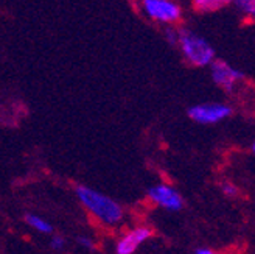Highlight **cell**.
<instances>
[{
    "mask_svg": "<svg viewBox=\"0 0 255 254\" xmlns=\"http://www.w3.org/2000/svg\"><path fill=\"white\" fill-rule=\"evenodd\" d=\"M75 192L83 208L100 223L106 226H117L123 222L125 209L119 201L83 184L76 186Z\"/></svg>",
    "mask_w": 255,
    "mask_h": 254,
    "instance_id": "cell-1",
    "label": "cell"
},
{
    "mask_svg": "<svg viewBox=\"0 0 255 254\" xmlns=\"http://www.w3.org/2000/svg\"><path fill=\"white\" fill-rule=\"evenodd\" d=\"M177 47H179L184 59L193 67H207L215 59V48L201 34L181 28L177 30Z\"/></svg>",
    "mask_w": 255,
    "mask_h": 254,
    "instance_id": "cell-2",
    "label": "cell"
},
{
    "mask_svg": "<svg viewBox=\"0 0 255 254\" xmlns=\"http://www.w3.org/2000/svg\"><path fill=\"white\" fill-rule=\"evenodd\" d=\"M143 14L162 25H174L182 19V8L174 0H140Z\"/></svg>",
    "mask_w": 255,
    "mask_h": 254,
    "instance_id": "cell-3",
    "label": "cell"
},
{
    "mask_svg": "<svg viewBox=\"0 0 255 254\" xmlns=\"http://www.w3.org/2000/svg\"><path fill=\"white\" fill-rule=\"evenodd\" d=\"M188 119L199 125H216L229 119L234 114V108L227 103H218V101H209V103H198L190 106Z\"/></svg>",
    "mask_w": 255,
    "mask_h": 254,
    "instance_id": "cell-4",
    "label": "cell"
},
{
    "mask_svg": "<svg viewBox=\"0 0 255 254\" xmlns=\"http://www.w3.org/2000/svg\"><path fill=\"white\" fill-rule=\"evenodd\" d=\"M209 66H210V73H212V81L224 92H234L237 86L241 81L246 80L245 72L232 67L229 62L223 59L215 58Z\"/></svg>",
    "mask_w": 255,
    "mask_h": 254,
    "instance_id": "cell-5",
    "label": "cell"
},
{
    "mask_svg": "<svg viewBox=\"0 0 255 254\" xmlns=\"http://www.w3.org/2000/svg\"><path fill=\"white\" fill-rule=\"evenodd\" d=\"M146 197H148L149 203H152L154 206H159V208H162L165 211H170V212H179L185 206V201H184L182 195L177 192L174 187L165 184V183L151 186L146 190Z\"/></svg>",
    "mask_w": 255,
    "mask_h": 254,
    "instance_id": "cell-6",
    "label": "cell"
},
{
    "mask_svg": "<svg viewBox=\"0 0 255 254\" xmlns=\"http://www.w3.org/2000/svg\"><path fill=\"white\" fill-rule=\"evenodd\" d=\"M152 230L148 226H137L125 233L116 244L117 254H134L140 247L152 237Z\"/></svg>",
    "mask_w": 255,
    "mask_h": 254,
    "instance_id": "cell-7",
    "label": "cell"
},
{
    "mask_svg": "<svg viewBox=\"0 0 255 254\" xmlns=\"http://www.w3.org/2000/svg\"><path fill=\"white\" fill-rule=\"evenodd\" d=\"M25 223H27L31 230L41 233V234H53V225L47 222L45 219L39 217V215H34V214H27L23 217Z\"/></svg>",
    "mask_w": 255,
    "mask_h": 254,
    "instance_id": "cell-8",
    "label": "cell"
},
{
    "mask_svg": "<svg viewBox=\"0 0 255 254\" xmlns=\"http://www.w3.org/2000/svg\"><path fill=\"white\" fill-rule=\"evenodd\" d=\"M231 2L232 0H193V8L198 12H215Z\"/></svg>",
    "mask_w": 255,
    "mask_h": 254,
    "instance_id": "cell-9",
    "label": "cell"
},
{
    "mask_svg": "<svg viewBox=\"0 0 255 254\" xmlns=\"http://www.w3.org/2000/svg\"><path fill=\"white\" fill-rule=\"evenodd\" d=\"M231 3H234L243 16L254 19V16H255V0H232Z\"/></svg>",
    "mask_w": 255,
    "mask_h": 254,
    "instance_id": "cell-10",
    "label": "cell"
},
{
    "mask_svg": "<svg viewBox=\"0 0 255 254\" xmlns=\"http://www.w3.org/2000/svg\"><path fill=\"white\" fill-rule=\"evenodd\" d=\"M220 187H221L223 195H226L227 198H237V197L240 195V189H238V186L234 184L232 181H223V183L220 184Z\"/></svg>",
    "mask_w": 255,
    "mask_h": 254,
    "instance_id": "cell-11",
    "label": "cell"
},
{
    "mask_svg": "<svg viewBox=\"0 0 255 254\" xmlns=\"http://www.w3.org/2000/svg\"><path fill=\"white\" fill-rule=\"evenodd\" d=\"M163 36H165V39H167V42L170 45L176 47V44H177V30L174 27L168 25V27L163 30Z\"/></svg>",
    "mask_w": 255,
    "mask_h": 254,
    "instance_id": "cell-12",
    "label": "cell"
},
{
    "mask_svg": "<svg viewBox=\"0 0 255 254\" xmlns=\"http://www.w3.org/2000/svg\"><path fill=\"white\" fill-rule=\"evenodd\" d=\"M67 245V240L61 237V236H53L52 240H50V248L55 250V251H62Z\"/></svg>",
    "mask_w": 255,
    "mask_h": 254,
    "instance_id": "cell-13",
    "label": "cell"
},
{
    "mask_svg": "<svg viewBox=\"0 0 255 254\" xmlns=\"http://www.w3.org/2000/svg\"><path fill=\"white\" fill-rule=\"evenodd\" d=\"M76 242H78V245L84 250H89L92 251L95 248V244H94V239L92 237H87V236H80L78 239H76Z\"/></svg>",
    "mask_w": 255,
    "mask_h": 254,
    "instance_id": "cell-14",
    "label": "cell"
},
{
    "mask_svg": "<svg viewBox=\"0 0 255 254\" xmlns=\"http://www.w3.org/2000/svg\"><path fill=\"white\" fill-rule=\"evenodd\" d=\"M193 253H195V254H213L215 251H213V248H210V247H198V248H195Z\"/></svg>",
    "mask_w": 255,
    "mask_h": 254,
    "instance_id": "cell-15",
    "label": "cell"
},
{
    "mask_svg": "<svg viewBox=\"0 0 255 254\" xmlns=\"http://www.w3.org/2000/svg\"><path fill=\"white\" fill-rule=\"evenodd\" d=\"M251 150H252L251 153H255V144H254V142H252V145H251Z\"/></svg>",
    "mask_w": 255,
    "mask_h": 254,
    "instance_id": "cell-16",
    "label": "cell"
}]
</instances>
